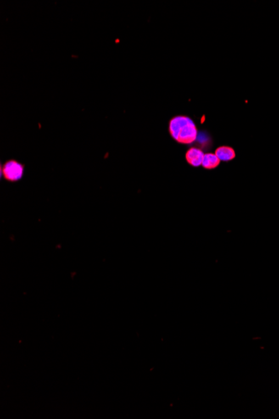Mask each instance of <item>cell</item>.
Wrapping results in <instances>:
<instances>
[{"label":"cell","instance_id":"1","mask_svg":"<svg viewBox=\"0 0 279 419\" xmlns=\"http://www.w3.org/2000/svg\"><path fill=\"white\" fill-rule=\"evenodd\" d=\"M170 136L181 144H192L198 136L197 125L186 116H176L169 123Z\"/></svg>","mask_w":279,"mask_h":419},{"label":"cell","instance_id":"2","mask_svg":"<svg viewBox=\"0 0 279 419\" xmlns=\"http://www.w3.org/2000/svg\"><path fill=\"white\" fill-rule=\"evenodd\" d=\"M3 178L10 181H19L24 174V166L14 160L8 161L2 168Z\"/></svg>","mask_w":279,"mask_h":419},{"label":"cell","instance_id":"3","mask_svg":"<svg viewBox=\"0 0 279 419\" xmlns=\"http://www.w3.org/2000/svg\"><path fill=\"white\" fill-rule=\"evenodd\" d=\"M204 155V152L198 147H191L186 152V160L191 166L199 167L202 164Z\"/></svg>","mask_w":279,"mask_h":419},{"label":"cell","instance_id":"4","mask_svg":"<svg viewBox=\"0 0 279 419\" xmlns=\"http://www.w3.org/2000/svg\"><path fill=\"white\" fill-rule=\"evenodd\" d=\"M215 154L219 158V160L223 161V162H229L236 157V153L233 148L227 146H222L217 148Z\"/></svg>","mask_w":279,"mask_h":419},{"label":"cell","instance_id":"5","mask_svg":"<svg viewBox=\"0 0 279 419\" xmlns=\"http://www.w3.org/2000/svg\"><path fill=\"white\" fill-rule=\"evenodd\" d=\"M221 161L215 153H206L202 161V166L206 169H214L218 168Z\"/></svg>","mask_w":279,"mask_h":419}]
</instances>
